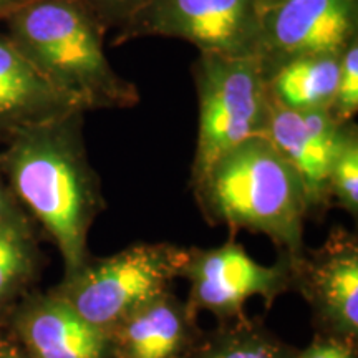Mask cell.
Masks as SVG:
<instances>
[{
    "mask_svg": "<svg viewBox=\"0 0 358 358\" xmlns=\"http://www.w3.org/2000/svg\"><path fill=\"white\" fill-rule=\"evenodd\" d=\"M342 53L297 57L275 69L267 80L271 101L289 110H329L338 83Z\"/></svg>",
    "mask_w": 358,
    "mask_h": 358,
    "instance_id": "5bb4252c",
    "label": "cell"
},
{
    "mask_svg": "<svg viewBox=\"0 0 358 358\" xmlns=\"http://www.w3.org/2000/svg\"><path fill=\"white\" fill-rule=\"evenodd\" d=\"M295 261L279 254L272 266H264L232 239L217 248H187L179 271V279L189 284L185 302L194 317L209 312L219 324L244 319L252 297H261L268 308L294 289Z\"/></svg>",
    "mask_w": 358,
    "mask_h": 358,
    "instance_id": "8992f818",
    "label": "cell"
},
{
    "mask_svg": "<svg viewBox=\"0 0 358 358\" xmlns=\"http://www.w3.org/2000/svg\"><path fill=\"white\" fill-rule=\"evenodd\" d=\"M203 330L171 290L156 295L110 332L115 358H185Z\"/></svg>",
    "mask_w": 358,
    "mask_h": 358,
    "instance_id": "7c38bea8",
    "label": "cell"
},
{
    "mask_svg": "<svg viewBox=\"0 0 358 358\" xmlns=\"http://www.w3.org/2000/svg\"><path fill=\"white\" fill-rule=\"evenodd\" d=\"M358 37V0H280L261 12L257 58L264 77L285 62L342 53Z\"/></svg>",
    "mask_w": 358,
    "mask_h": 358,
    "instance_id": "ba28073f",
    "label": "cell"
},
{
    "mask_svg": "<svg viewBox=\"0 0 358 358\" xmlns=\"http://www.w3.org/2000/svg\"><path fill=\"white\" fill-rule=\"evenodd\" d=\"M103 30L122 29L150 0H78Z\"/></svg>",
    "mask_w": 358,
    "mask_h": 358,
    "instance_id": "d6986e66",
    "label": "cell"
},
{
    "mask_svg": "<svg viewBox=\"0 0 358 358\" xmlns=\"http://www.w3.org/2000/svg\"><path fill=\"white\" fill-rule=\"evenodd\" d=\"M340 127L329 110H289L271 101L264 136L301 176L310 216L330 206L327 179Z\"/></svg>",
    "mask_w": 358,
    "mask_h": 358,
    "instance_id": "8fae6325",
    "label": "cell"
},
{
    "mask_svg": "<svg viewBox=\"0 0 358 358\" xmlns=\"http://www.w3.org/2000/svg\"><path fill=\"white\" fill-rule=\"evenodd\" d=\"M7 37L38 73L80 110H124L140 90L113 69L105 30L78 0H35L3 20Z\"/></svg>",
    "mask_w": 358,
    "mask_h": 358,
    "instance_id": "3957f363",
    "label": "cell"
},
{
    "mask_svg": "<svg viewBox=\"0 0 358 358\" xmlns=\"http://www.w3.org/2000/svg\"><path fill=\"white\" fill-rule=\"evenodd\" d=\"M187 257V248L169 243L133 244L88 262L50 289L85 320L110 334L124 317L166 292Z\"/></svg>",
    "mask_w": 358,
    "mask_h": 358,
    "instance_id": "277c9868",
    "label": "cell"
},
{
    "mask_svg": "<svg viewBox=\"0 0 358 358\" xmlns=\"http://www.w3.org/2000/svg\"><path fill=\"white\" fill-rule=\"evenodd\" d=\"M83 111L27 127L3 143L0 173L34 224L50 237L64 277L88 262V236L105 211L101 179L88 159Z\"/></svg>",
    "mask_w": 358,
    "mask_h": 358,
    "instance_id": "6da1fadb",
    "label": "cell"
},
{
    "mask_svg": "<svg viewBox=\"0 0 358 358\" xmlns=\"http://www.w3.org/2000/svg\"><path fill=\"white\" fill-rule=\"evenodd\" d=\"M0 358H34L24 347L7 332H0Z\"/></svg>",
    "mask_w": 358,
    "mask_h": 358,
    "instance_id": "7402d4cb",
    "label": "cell"
},
{
    "mask_svg": "<svg viewBox=\"0 0 358 358\" xmlns=\"http://www.w3.org/2000/svg\"><path fill=\"white\" fill-rule=\"evenodd\" d=\"M143 37L185 40L199 53L257 57L261 10L254 0H150L115 43Z\"/></svg>",
    "mask_w": 358,
    "mask_h": 358,
    "instance_id": "52a82bcc",
    "label": "cell"
},
{
    "mask_svg": "<svg viewBox=\"0 0 358 358\" xmlns=\"http://www.w3.org/2000/svg\"><path fill=\"white\" fill-rule=\"evenodd\" d=\"M254 2L257 3V7H259V10H266V8H268V7H272V6H275L277 2H280V0H254Z\"/></svg>",
    "mask_w": 358,
    "mask_h": 358,
    "instance_id": "cb8c5ba5",
    "label": "cell"
},
{
    "mask_svg": "<svg viewBox=\"0 0 358 358\" xmlns=\"http://www.w3.org/2000/svg\"><path fill=\"white\" fill-rule=\"evenodd\" d=\"M71 111L82 110L38 73L7 34H0V143Z\"/></svg>",
    "mask_w": 358,
    "mask_h": 358,
    "instance_id": "4fadbf2b",
    "label": "cell"
},
{
    "mask_svg": "<svg viewBox=\"0 0 358 358\" xmlns=\"http://www.w3.org/2000/svg\"><path fill=\"white\" fill-rule=\"evenodd\" d=\"M32 2L35 0H0V22H3L20 8L30 6Z\"/></svg>",
    "mask_w": 358,
    "mask_h": 358,
    "instance_id": "603a6c76",
    "label": "cell"
},
{
    "mask_svg": "<svg viewBox=\"0 0 358 358\" xmlns=\"http://www.w3.org/2000/svg\"><path fill=\"white\" fill-rule=\"evenodd\" d=\"M42 271L35 226H0V322L19 303Z\"/></svg>",
    "mask_w": 358,
    "mask_h": 358,
    "instance_id": "2e32d148",
    "label": "cell"
},
{
    "mask_svg": "<svg viewBox=\"0 0 358 358\" xmlns=\"http://www.w3.org/2000/svg\"><path fill=\"white\" fill-rule=\"evenodd\" d=\"M6 330L34 358H115L110 334L52 290L27 294L8 313Z\"/></svg>",
    "mask_w": 358,
    "mask_h": 358,
    "instance_id": "30bf717a",
    "label": "cell"
},
{
    "mask_svg": "<svg viewBox=\"0 0 358 358\" xmlns=\"http://www.w3.org/2000/svg\"><path fill=\"white\" fill-rule=\"evenodd\" d=\"M358 111V37L352 38L342 52L340 73L330 115L338 124L353 122Z\"/></svg>",
    "mask_w": 358,
    "mask_h": 358,
    "instance_id": "ac0fdd59",
    "label": "cell"
},
{
    "mask_svg": "<svg viewBox=\"0 0 358 358\" xmlns=\"http://www.w3.org/2000/svg\"><path fill=\"white\" fill-rule=\"evenodd\" d=\"M199 105L198 141L191 164V186L219 156L264 134L271 96L257 57L199 53L192 65Z\"/></svg>",
    "mask_w": 358,
    "mask_h": 358,
    "instance_id": "5b68a950",
    "label": "cell"
},
{
    "mask_svg": "<svg viewBox=\"0 0 358 358\" xmlns=\"http://www.w3.org/2000/svg\"><path fill=\"white\" fill-rule=\"evenodd\" d=\"M191 189L209 224L264 234L279 254L302 257L303 224L310 216L306 187L264 134L219 156Z\"/></svg>",
    "mask_w": 358,
    "mask_h": 358,
    "instance_id": "7a4b0ae2",
    "label": "cell"
},
{
    "mask_svg": "<svg viewBox=\"0 0 358 358\" xmlns=\"http://www.w3.org/2000/svg\"><path fill=\"white\" fill-rule=\"evenodd\" d=\"M32 224L34 221L22 209L0 173V226H32Z\"/></svg>",
    "mask_w": 358,
    "mask_h": 358,
    "instance_id": "44dd1931",
    "label": "cell"
},
{
    "mask_svg": "<svg viewBox=\"0 0 358 358\" xmlns=\"http://www.w3.org/2000/svg\"><path fill=\"white\" fill-rule=\"evenodd\" d=\"M294 289L306 299L317 334L358 345V243L335 227L320 248L295 261Z\"/></svg>",
    "mask_w": 358,
    "mask_h": 358,
    "instance_id": "9c48e42d",
    "label": "cell"
},
{
    "mask_svg": "<svg viewBox=\"0 0 358 358\" xmlns=\"http://www.w3.org/2000/svg\"><path fill=\"white\" fill-rule=\"evenodd\" d=\"M294 348L268 330L261 320L221 322L216 329L201 332L185 358H295Z\"/></svg>",
    "mask_w": 358,
    "mask_h": 358,
    "instance_id": "9a60e30c",
    "label": "cell"
},
{
    "mask_svg": "<svg viewBox=\"0 0 358 358\" xmlns=\"http://www.w3.org/2000/svg\"><path fill=\"white\" fill-rule=\"evenodd\" d=\"M330 204H337L350 216H358V127L355 122L340 127L337 148L329 168Z\"/></svg>",
    "mask_w": 358,
    "mask_h": 358,
    "instance_id": "e0dca14e",
    "label": "cell"
},
{
    "mask_svg": "<svg viewBox=\"0 0 358 358\" xmlns=\"http://www.w3.org/2000/svg\"><path fill=\"white\" fill-rule=\"evenodd\" d=\"M3 329H6V325H3V324H2V322H0V332H2V330H3Z\"/></svg>",
    "mask_w": 358,
    "mask_h": 358,
    "instance_id": "d4e9b609",
    "label": "cell"
},
{
    "mask_svg": "<svg viewBox=\"0 0 358 358\" xmlns=\"http://www.w3.org/2000/svg\"><path fill=\"white\" fill-rule=\"evenodd\" d=\"M295 358H358V345L330 335L315 334L306 348L295 352Z\"/></svg>",
    "mask_w": 358,
    "mask_h": 358,
    "instance_id": "ffe728a7",
    "label": "cell"
}]
</instances>
